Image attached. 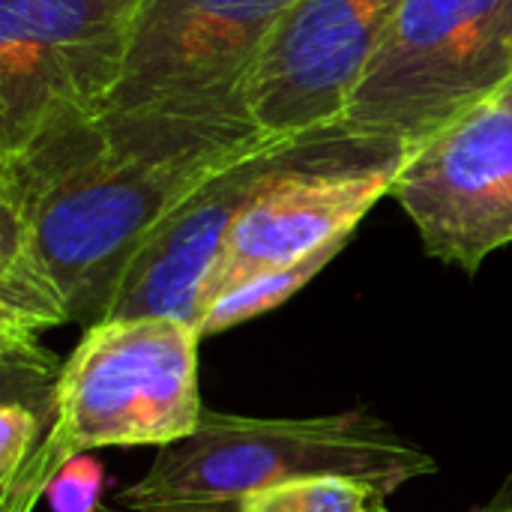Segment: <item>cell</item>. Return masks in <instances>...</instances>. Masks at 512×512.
Wrapping results in <instances>:
<instances>
[{
  "mask_svg": "<svg viewBox=\"0 0 512 512\" xmlns=\"http://www.w3.org/2000/svg\"><path fill=\"white\" fill-rule=\"evenodd\" d=\"M123 512H129V510H123Z\"/></svg>",
  "mask_w": 512,
  "mask_h": 512,
  "instance_id": "cell-15",
  "label": "cell"
},
{
  "mask_svg": "<svg viewBox=\"0 0 512 512\" xmlns=\"http://www.w3.org/2000/svg\"><path fill=\"white\" fill-rule=\"evenodd\" d=\"M297 0H141L117 87L99 117L183 123L234 138L249 117L255 63Z\"/></svg>",
  "mask_w": 512,
  "mask_h": 512,
  "instance_id": "cell-5",
  "label": "cell"
},
{
  "mask_svg": "<svg viewBox=\"0 0 512 512\" xmlns=\"http://www.w3.org/2000/svg\"><path fill=\"white\" fill-rule=\"evenodd\" d=\"M348 240H339V243H330L318 252H312L309 258L297 261V264H288V267H279L273 273H264V276H255L249 279L246 285L234 288L231 294L219 297L213 306L204 309L201 321H198V333L201 336H213V333H222L228 327H237L243 321H252L276 306H282L288 297H294L303 285H309L342 249H345Z\"/></svg>",
  "mask_w": 512,
  "mask_h": 512,
  "instance_id": "cell-11",
  "label": "cell"
},
{
  "mask_svg": "<svg viewBox=\"0 0 512 512\" xmlns=\"http://www.w3.org/2000/svg\"><path fill=\"white\" fill-rule=\"evenodd\" d=\"M474 512H512V480L489 501V504H483V507H477Z\"/></svg>",
  "mask_w": 512,
  "mask_h": 512,
  "instance_id": "cell-13",
  "label": "cell"
},
{
  "mask_svg": "<svg viewBox=\"0 0 512 512\" xmlns=\"http://www.w3.org/2000/svg\"><path fill=\"white\" fill-rule=\"evenodd\" d=\"M390 195L432 258L477 273L512 243L510 105L486 102L408 147Z\"/></svg>",
  "mask_w": 512,
  "mask_h": 512,
  "instance_id": "cell-8",
  "label": "cell"
},
{
  "mask_svg": "<svg viewBox=\"0 0 512 512\" xmlns=\"http://www.w3.org/2000/svg\"><path fill=\"white\" fill-rule=\"evenodd\" d=\"M240 512H390L387 495L351 477H309L249 495Z\"/></svg>",
  "mask_w": 512,
  "mask_h": 512,
  "instance_id": "cell-12",
  "label": "cell"
},
{
  "mask_svg": "<svg viewBox=\"0 0 512 512\" xmlns=\"http://www.w3.org/2000/svg\"><path fill=\"white\" fill-rule=\"evenodd\" d=\"M512 81V0H405L342 126L414 147Z\"/></svg>",
  "mask_w": 512,
  "mask_h": 512,
  "instance_id": "cell-4",
  "label": "cell"
},
{
  "mask_svg": "<svg viewBox=\"0 0 512 512\" xmlns=\"http://www.w3.org/2000/svg\"><path fill=\"white\" fill-rule=\"evenodd\" d=\"M498 99H501L504 105H510V108H512V81H510V84H507V87H504V93H501Z\"/></svg>",
  "mask_w": 512,
  "mask_h": 512,
  "instance_id": "cell-14",
  "label": "cell"
},
{
  "mask_svg": "<svg viewBox=\"0 0 512 512\" xmlns=\"http://www.w3.org/2000/svg\"><path fill=\"white\" fill-rule=\"evenodd\" d=\"M405 0H297L249 81V117L264 135L342 123V111Z\"/></svg>",
  "mask_w": 512,
  "mask_h": 512,
  "instance_id": "cell-9",
  "label": "cell"
},
{
  "mask_svg": "<svg viewBox=\"0 0 512 512\" xmlns=\"http://www.w3.org/2000/svg\"><path fill=\"white\" fill-rule=\"evenodd\" d=\"M261 138L87 117L0 156V339L99 324L147 234Z\"/></svg>",
  "mask_w": 512,
  "mask_h": 512,
  "instance_id": "cell-1",
  "label": "cell"
},
{
  "mask_svg": "<svg viewBox=\"0 0 512 512\" xmlns=\"http://www.w3.org/2000/svg\"><path fill=\"white\" fill-rule=\"evenodd\" d=\"M195 324L171 315L111 318L84 330L63 360L57 420L0 512H33L54 480L102 447H168L201 417Z\"/></svg>",
  "mask_w": 512,
  "mask_h": 512,
  "instance_id": "cell-3",
  "label": "cell"
},
{
  "mask_svg": "<svg viewBox=\"0 0 512 512\" xmlns=\"http://www.w3.org/2000/svg\"><path fill=\"white\" fill-rule=\"evenodd\" d=\"M327 129L333 126L300 135H264L216 168L147 234L123 270L102 321L171 315L198 327L201 288L234 219L273 171L303 156Z\"/></svg>",
  "mask_w": 512,
  "mask_h": 512,
  "instance_id": "cell-10",
  "label": "cell"
},
{
  "mask_svg": "<svg viewBox=\"0 0 512 512\" xmlns=\"http://www.w3.org/2000/svg\"><path fill=\"white\" fill-rule=\"evenodd\" d=\"M405 156L402 144L354 135L336 123L303 156L273 171L234 219L201 288L198 321L249 279L351 240L366 213L390 195Z\"/></svg>",
  "mask_w": 512,
  "mask_h": 512,
  "instance_id": "cell-6",
  "label": "cell"
},
{
  "mask_svg": "<svg viewBox=\"0 0 512 512\" xmlns=\"http://www.w3.org/2000/svg\"><path fill=\"white\" fill-rule=\"evenodd\" d=\"M141 0H0V156L66 120L99 117Z\"/></svg>",
  "mask_w": 512,
  "mask_h": 512,
  "instance_id": "cell-7",
  "label": "cell"
},
{
  "mask_svg": "<svg viewBox=\"0 0 512 512\" xmlns=\"http://www.w3.org/2000/svg\"><path fill=\"white\" fill-rule=\"evenodd\" d=\"M435 471L426 450L369 411L303 420L204 411L198 429L162 447L117 504L129 512H240L249 495L294 480L351 477L393 495Z\"/></svg>",
  "mask_w": 512,
  "mask_h": 512,
  "instance_id": "cell-2",
  "label": "cell"
}]
</instances>
